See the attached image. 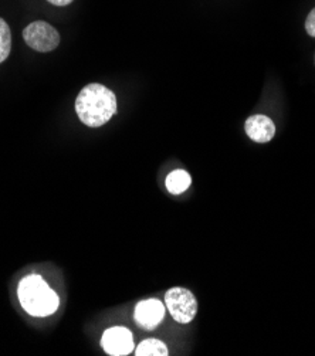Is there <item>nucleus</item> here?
I'll return each mask as SVG.
<instances>
[{"label": "nucleus", "mask_w": 315, "mask_h": 356, "mask_svg": "<svg viewBox=\"0 0 315 356\" xmlns=\"http://www.w3.org/2000/svg\"><path fill=\"white\" fill-rule=\"evenodd\" d=\"M76 113L84 125L90 128L102 127L117 113V97L102 84H88L79 92Z\"/></svg>", "instance_id": "obj_1"}, {"label": "nucleus", "mask_w": 315, "mask_h": 356, "mask_svg": "<svg viewBox=\"0 0 315 356\" xmlns=\"http://www.w3.org/2000/svg\"><path fill=\"white\" fill-rule=\"evenodd\" d=\"M17 296L24 311L33 316H49L60 305L58 296L38 274H30L20 281Z\"/></svg>", "instance_id": "obj_2"}, {"label": "nucleus", "mask_w": 315, "mask_h": 356, "mask_svg": "<svg viewBox=\"0 0 315 356\" xmlns=\"http://www.w3.org/2000/svg\"><path fill=\"white\" fill-rule=\"evenodd\" d=\"M165 304L172 318L179 324L192 323L197 314V301L195 296L182 287H173L166 291Z\"/></svg>", "instance_id": "obj_3"}, {"label": "nucleus", "mask_w": 315, "mask_h": 356, "mask_svg": "<svg viewBox=\"0 0 315 356\" xmlns=\"http://www.w3.org/2000/svg\"><path fill=\"white\" fill-rule=\"evenodd\" d=\"M26 44L39 53H49L58 47L60 34L47 22H33L23 30Z\"/></svg>", "instance_id": "obj_4"}, {"label": "nucleus", "mask_w": 315, "mask_h": 356, "mask_svg": "<svg viewBox=\"0 0 315 356\" xmlns=\"http://www.w3.org/2000/svg\"><path fill=\"white\" fill-rule=\"evenodd\" d=\"M101 345L111 356H125L134 350V337L128 328L113 327L104 332Z\"/></svg>", "instance_id": "obj_5"}, {"label": "nucleus", "mask_w": 315, "mask_h": 356, "mask_svg": "<svg viewBox=\"0 0 315 356\" xmlns=\"http://www.w3.org/2000/svg\"><path fill=\"white\" fill-rule=\"evenodd\" d=\"M165 309V305L156 298L144 300L141 302H138L135 307V321L139 327H143L148 331L155 330L163 321Z\"/></svg>", "instance_id": "obj_6"}, {"label": "nucleus", "mask_w": 315, "mask_h": 356, "mask_svg": "<svg viewBox=\"0 0 315 356\" xmlns=\"http://www.w3.org/2000/svg\"><path fill=\"white\" fill-rule=\"evenodd\" d=\"M244 131L257 144H267L275 135V125L267 115H252L244 122Z\"/></svg>", "instance_id": "obj_7"}, {"label": "nucleus", "mask_w": 315, "mask_h": 356, "mask_svg": "<svg viewBox=\"0 0 315 356\" xmlns=\"http://www.w3.org/2000/svg\"><path fill=\"white\" fill-rule=\"evenodd\" d=\"M192 184V177L186 170L177 169L168 175L166 177V189L172 195H181L189 189Z\"/></svg>", "instance_id": "obj_8"}, {"label": "nucleus", "mask_w": 315, "mask_h": 356, "mask_svg": "<svg viewBox=\"0 0 315 356\" xmlns=\"http://www.w3.org/2000/svg\"><path fill=\"white\" fill-rule=\"evenodd\" d=\"M136 356H168L166 345L159 339H145L135 349Z\"/></svg>", "instance_id": "obj_9"}, {"label": "nucleus", "mask_w": 315, "mask_h": 356, "mask_svg": "<svg viewBox=\"0 0 315 356\" xmlns=\"http://www.w3.org/2000/svg\"><path fill=\"white\" fill-rule=\"evenodd\" d=\"M12 51V33L9 24L0 17V64L6 61Z\"/></svg>", "instance_id": "obj_10"}, {"label": "nucleus", "mask_w": 315, "mask_h": 356, "mask_svg": "<svg viewBox=\"0 0 315 356\" xmlns=\"http://www.w3.org/2000/svg\"><path fill=\"white\" fill-rule=\"evenodd\" d=\"M305 31L311 38H315V8L308 13L305 20Z\"/></svg>", "instance_id": "obj_11"}, {"label": "nucleus", "mask_w": 315, "mask_h": 356, "mask_svg": "<svg viewBox=\"0 0 315 356\" xmlns=\"http://www.w3.org/2000/svg\"><path fill=\"white\" fill-rule=\"evenodd\" d=\"M47 2H50L54 6H67L70 3H73L74 0H47Z\"/></svg>", "instance_id": "obj_12"}, {"label": "nucleus", "mask_w": 315, "mask_h": 356, "mask_svg": "<svg viewBox=\"0 0 315 356\" xmlns=\"http://www.w3.org/2000/svg\"><path fill=\"white\" fill-rule=\"evenodd\" d=\"M314 64H315V54H314Z\"/></svg>", "instance_id": "obj_13"}]
</instances>
